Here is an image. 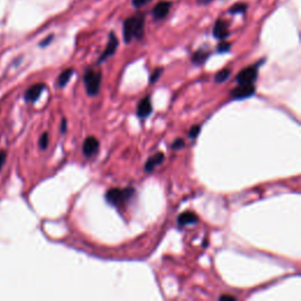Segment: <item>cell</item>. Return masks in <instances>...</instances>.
Instances as JSON below:
<instances>
[{"label": "cell", "instance_id": "obj_1", "mask_svg": "<svg viewBox=\"0 0 301 301\" xmlns=\"http://www.w3.org/2000/svg\"><path fill=\"white\" fill-rule=\"evenodd\" d=\"M145 32V15L142 13L132 15L127 18L123 24V35L126 44L132 40H140Z\"/></svg>", "mask_w": 301, "mask_h": 301}, {"label": "cell", "instance_id": "obj_2", "mask_svg": "<svg viewBox=\"0 0 301 301\" xmlns=\"http://www.w3.org/2000/svg\"><path fill=\"white\" fill-rule=\"evenodd\" d=\"M136 191L132 187H127V189H111L107 191L106 193V201L112 206L121 209L133 198Z\"/></svg>", "mask_w": 301, "mask_h": 301}, {"label": "cell", "instance_id": "obj_3", "mask_svg": "<svg viewBox=\"0 0 301 301\" xmlns=\"http://www.w3.org/2000/svg\"><path fill=\"white\" fill-rule=\"evenodd\" d=\"M84 83L86 87V92L88 96H97L99 93L100 85H101V73L99 71L88 68L84 73Z\"/></svg>", "mask_w": 301, "mask_h": 301}, {"label": "cell", "instance_id": "obj_4", "mask_svg": "<svg viewBox=\"0 0 301 301\" xmlns=\"http://www.w3.org/2000/svg\"><path fill=\"white\" fill-rule=\"evenodd\" d=\"M258 65H252V66L243 68L240 71L237 76V83L238 85H250L253 84L257 80L258 77Z\"/></svg>", "mask_w": 301, "mask_h": 301}, {"label": "cell", "instance_id": "obj_5", "mask_svg": "<svg viewBox=\"0 0 301 301\" xmlns=\"http://www.w3.org/2000/svg\"><path fill=\"white\" fill-rule=\"evenodd\" d=\"M118 46H119V40H118L115 32H111L108 35V43L106 45V48H105V51L101 53L99 58V63L105 62V60L109 58V57L115 54Z\"/></svg>", "mask_w": 301, "mask_h": 301}, {"label": "cell", "instance_id": "obj_6", "mask_svg": "<svg viewBox=\"0 0 301 301\" xmlns=\"http://www.w3.org/2000/svg\"><path fill=\"white\" fill-rule=\"evenodd\" d=\"M171 9H172V3L167 2V0H164V2L158 3L152 11V15L154 19L161 20L167 17Z\"/></svg>", "mask_w": 301, "mask_h": 301}, {"label": "cell", "instance_id": "obj_7", "mask_svg": "<svg viewBox=\"0 0 301 301\" xmlns=\"http://www.w3.org/2000/svg\"><path fill=\"white\" fill-rule=\"evenodd\" d=\"M100 147V144L99 141H98L97 138L95 137H88L85 139L84 144H83V153L85 157L87 158H91L93 156H96L98 153V150H99Z\"/></svg>", "mask_w": 301, "mask_h": 301}, {"label": "cell", "instance_id": "obj_8", "mask_svg": "<svg viewBox=\"0 0 301 301\" xmlns=\"http://www.w3.org/2000/svg\"><path fill=\"white\" fill-rule=\"evenodd\" d=\"M255 92V86L253 84L250 85H239L237 88H234L231 92V97L234 99H245L251 96H253Z\"/></svg>", "mask_w": 301, "mask_h": 301}, {"label": "cell", "instance_id": "obj_9", "mask_svg": "<svg viewBox=\"0 0 301 301\" xmlns=\"http://www.w3.org/2000/svg\"><path fill=\"white\" fill-rule=\"evenodd\" d=\"M230 35V28L229 24H227L225 20L218 19L214 24L213 27V36L215 39L219 40H226L227 36Z\"/></svg>", "mask_w": 301, "mask_h": 301}, {"label": "cell", "instance_id": "obj_10", "mask_svg": "<svg viewBox=\"0 0 301 301\" xmlns=\"http://www.w3.org/2000/svg\"><path fill=\"white\" fill-rule=\"evenodd\" d=\"M152 113V104H150L149 97H145L144 99H141L138 104L137 107V115L140 118H146Z\"/></svg>", "mask_w": 301, "mask_h": 301}, {"label": "cell", "instance_id": "obj_11", "mask_svg": "<svg viewBox=\"0 0 301 301\" xmlns=\"http://www.w3.org/2000/svg\"><path fill=\"white\" fill-rule=\"evenodd\" d=\"M165 159V154L161 153V152H158L152 156L150 158H148V160L146 161L145 164V171L146 172H152V171L156 170V167H158L160 164H162V161Z\"/></svg>", "mask_w": 301, "mask_h": 301}, {"label": "cell", "instance_id": "obj_12", "mask_svg": "<svg viewBox=\"0 0 301 301\" xmlns=\"http://www.w3.org/2000/svg\"><path fill=\"white\" fill-rule=\"evenodd\" d=\"M44 89H45V85L44 84H35V85H33V86H31L26 91L25 99L27 101H31V103H33V101H35L40 97V95H42Z\"/></svg>", "mask_w": 301, "mask_h": 301}, {"label": "cell", "instance_id": "obj_13", "mask_svg": "<svg viewBox=\"0 0 301 301\" xmlns=\"http://www.w3.org/2000/svg\"><path fill=\"white\" fill-rule=\"evenodd\" d=\"M198 222L197 214L193 212H185L181 213L178 218L179 226H186V225H193V223Z\"/></svg>", "mask_w": 301, "mask_h": 301}, {"label": "cell", "instance_id": "obj_14", "mask_svg": "<svg viewBox=\"0 0 301 301\" xmlns=\"http://www.w3.org/2000/svg\"><path fill=\"white\" fill-rule=\"evenodd\" d=\"M73 72H74V71H73V68H67V70L63 71L62 74L59 76L58 80H57V85H58L60 88H63V87L66 86L67 83L71 79V77L73 76Z\"/></svg>", "mask_w": 301, "mask_h": 301}, {"label": "cell", "instance_id": "obj_15", "mask_svg": "<svg viewBox=\"0 0 301 301\" xmlns=\"http://www.w3.org/2000/svg\"><path fill=\"white\" fill-rule=\"evenodd\" d=\"M207 58H209V53L206 51L199 50L192 55V63L195 65H202L206 62Z\"/></svg>", "mask_w": 301, "mask_h": 301}, {"label": "cell", "instance_id": "obj_16", "mask_svg": "<svg viewBox=\"0 0 301 301\" xmlns=\"http://www.w3.org/2000/svg\"><path fill=\"white\" fill-rule=\"evenodd\" d=\"M231 73H232L231 68H223V70L219 71L217 74H215V81H217L218 84L223 83V81H226L227 79L230 78Z\"/></svg>", "mask_w": 301, "mask_h": 301}, {"label": "cell", "instance_id": "obj_17", "mask_svg": "<svg viewBox=\"0 0 301 301\" xmlns=\"http://www.w3.org/2000/svg\"><path fill=\"white\" fill-rule=\"evenodd\" d=\"M247 10V5L246 4H242V3H239V4H235L230 9V13L231 14H239V13H245Z\"/></svg>", "mask_w": 301, "mask_h": 301}, {"label": "cell", "instance_id": "obj_18", "mask_svg": "<svg viewBox=\"0 0 301 301\" xmlns=\"http://www.w3.org/2000/svg\"><path fill=\"white\" fill-rule=\"evenodd\" d=\"M162 71H164L162 68H156V70L152 72V74H150V77H149V84L157 83V80L160 78Z\"/></svg>", "mask_w": 301, "mask_h": 301}, {"label": "cell", "instance_id": "obj_19", "mask_svg": "<svg viewBox=\"0 0 301 301\" xmlns=\"http://www.w3.org/2000/svg\"><path fill=\"white\" fill-rule=\"evenodd\" d=\"M217 50L219 53H225V52H229L231 50V44L227 43L226 40H222V42L218 45Z\"/></svg>", "mask_w": 301, "mask_h": 301}, {"label": "cell", "instance_id": "obj_20", "mask_svg": "<svg viewBox=\"0 0 301 301\" xmlns=\"http://www.w3.org/2000/svg\"><path fill=\"white\" fill-rule=\"evenodd\" d=\"M200 129H201V126H199V125H195V126H193V127H191V129L189 131V136H190L191 139H195V138L198 137L199 132H200Z\"/></svg>", "mask_w": 301, "mask_h": 301}, {"label": "cell", "instance_id": "obj_21", "mask_svg": "<svg viewBox=\"0 0 301 301\" xmlns=\"http://www.w3.org/2000/svg\"><path fill=\"white\" fill-rule=\"evenodd\" d=\"M39 146L42 149H46L47 146H48V134L47 133H44L42 137H40V140H39Z\"/></svg>", "mask_w": 301, "mask_h": 301}, {"label": "cell", "instance_id": "obj_22", "mask_svg": "<svg viewBox=\"0 0 301 301\" xmlns=\"http://www.w3.org/2000/svg\"><path fill=\"white\" fill-rule=\"evenodd\" d=\"M171 147H172V149H174V150H179V149L184 148L185 147L184 139H176L173 141V144H172V146H171Z\"/></svg>", "mask_w": 301, "mask_h": 301}, {"label": "cell", "instance_id": "obj_23", "mask_svg": "<svg viewBox=\"0 0 301 301\" xmlns=\"http://www.w3.org/2000/svg\"><path fill=\"white\" fill-rule=\"evenodd\" d=\"M152 2V0H132V5L136 9H140V7L147 5L148 3Z\"/></svg>", "mask_w": 301, "mask_h": 301}, {"label": "cell", "instance_id": "obj_24", "mask_svg": "<svg viewBox=\"0 0 301 301\" xmlns=\"http://www.w3.org/2000/svg\"><path fill=\"white\" fill-rule=\"evenodd\" d=\"M5 160H6V152L5 150L0 149V170H2L4 164H5Z\"/></svg>", "mask_w": 301, "mask_h": 301}, {"label": "cell", "instance_id": "obj_25", "mask_svg": "<svg viewBox=\"0 0 301 301\" xmlns=\"http://www.w3.org/2000/svg\"><path fill=\"white\" fill-rule=\"evenodd\" d=\"M52 39H53V35H50V36H47V38L45 39L44 42H42V44H40V46H43V47H44V46H46V45L50 44V42H51Z\"/></svg>", "mask_w": 301, "mask_h": 301}, {"label": "cell", "instance_id": "obj_26", "mask_svg": "<svg viewBox=\"0 0 301 301\" xmlns=\"http://www.w3.org/2000/svg\"><path fill=\"white\" fill-rule=\"evenodd\" d=\"M219 299H220V300H232V301L237 300V298H235V296H232V295H221Z\"/></svg>", "mask_w": 301, "mask_h": 301}, {"label": "cell", "instance_id": "obj_27", "mask_svg": "<svg viewBox=\"0 0 301 301\" xmlns=\"http://www.w3.org/2000/svg\"><path fill=\"white\" fill-rule=\"evenodd\" d=\"M213 0H197V3L199 4V5L204 6V5H209V4L212 3Z\"/></svg>", "mask_w": 301, "mask_h": 301}, {"label": "cell", "instance_id": "obj_28", "mask_svg": "<svg viewBox=\"0 0 301 301\" xmlns=\"http://www.w3.org/2000/svg\"><path fill=\"white\" fill-rule=\"evenodd\" d=\"M66 127H67V123H66V120H63V123H62V133H65L66 132Z\"/></svg>", "mask_w": 301, "mask_h": 301}]
</instances>
